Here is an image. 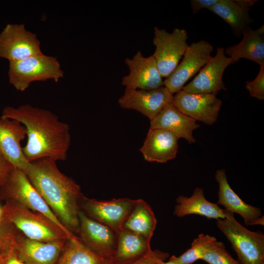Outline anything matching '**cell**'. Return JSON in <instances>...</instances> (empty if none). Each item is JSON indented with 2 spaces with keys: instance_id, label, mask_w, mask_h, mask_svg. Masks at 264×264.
Here are the masks:
<instances>
[{
  "instance_id": "obj_1",
  "label": "cell",
  "mask_w": 264,
  "mask_h": 264,
  "mask_svg": "<svg viewBox=\"0 0 264 264\" xmlns=\"http://www.w3.org/2000/svg\"><path fill=\"white\" fill-rule=\"evenodd\" d=\"M0 117L18 121L25 127L27 141L22 150L29 162L43 158L66 159L70 144L69 127L55 114L26 104L6 107Z\"/></svg>"
},
{
  "instance_id": "obj_2",
  "label": "cell",
  "mask_w": 264,
  "mask_h": 264,
  "mask_svg": "<svg viewBox=\"0 0 264 264\" xmlns=\"http://www.w3.org/2000/svg\"><path fill=\"white\" fill-rule=\"evenodd\" d=\"M49 158L30 162L25 174L55 216L74 234H78L80 186L63 174Z\"/></svg>"
},
{
  "instance_id": "obj_3",
  "label": "cell",
  "mask_w": 264,
  "mask_h": 264,
  "mask_svg": "<svg viewBox=\"0 0 264 264\" xmlns=\"http://www.w3.org/2000/svg\"><path fill=\"white\" fill-rule=\"evenodd\" d=\"M3 208L6 219L29 239L45 242L69 239L59 226L40 213L12 200H8Z\"/></svg>"
},
{
  "instance_id": "obj_4",
  "label": "cell",
  "mask_w": 264,
  "mask_h": 264,
  "mask_svg": "<svg viewBox=\"0 0 264 264\" xmlns=\"http://www.w3.org/2000/svg\"><path fill=\"white\" fill-rule=\"evenodd\" d=\"M225 214L216 220V225L230 242L240 264H264V234L246 229L233 213L225 210Z\"/></svg>"
},
{
  "instance_id": "obj_5",
  "label": "cell",
  "mask_w": 264,
  "mask_h": 264,
  "mask_svg": "<svg viewBox=\"0 0 264 264\" xmlns=\"http://www.w3.org/2000/svg\"><path fill=\"white\" fill-rule=\"evenodd\" d=\"M8 74L10 84L21 91L25 90L33 82L51 79L58 82L64 77L57 57L43 53L10 62Z\"/></svg>"
},
{
  "instance_id": "obj_6",
  "label": "cell",
  "mask_w": 264,
  "mask_h": 264,
  "mask_svg": "<svg viewBox=\"0 0 264 264\" xmlns=\"http://www.w3.org/2000/svg\"><path fill=\"white\" fill-rule=\"evenodd\" d=\"M0 189L2 195L8 200L16 202L47 217L59 226L69 239L76 236L59 220L23 171L14 167Z\"/></svg>"
},
{
  "instance_id": "obj_7",
  "label": "cell",
  "mask_w": 264,
  "mask_h": 264,
  "mask_svg": "<svg viewBox=\"0 0 264 264\" xmlns=\"http://www.w3.org/2000/svg\"><path fill=\"white\" fill-rule=\"evenodd\" d=\"M188 38L184 29L176 28L170 33L164 29L154 28L153 43L155 51L153 56L162 78L168 77L178 65L189 46Z\"/></svg>"
},
{
  "instance_id": "obj_8",
  "label": "cell",
  "mask_w": 264,
  "mask_h": 264,
  "mask_svg": "<svg viewBox=\"0 0 264 264\" xmlns=\"http://www.w3.org/2000/svg\"><path fill=\"white\" fill-rule=\"evenodd\" d=\"M137 201L128 198L98 200L83 195L80 199L82 208L88 216L108 226L116 233L123 228Z\"/></svg>"
},
{
  "instance_id": "obj_9",
  "label": "cell",
  "mask_w": 264,
  "mask_h": 264,
  "mask_svg": "<svg viewBox=\"0 0 264 264\" xmlns=\"http://www.w3.org/2000/svg\"><path fill=\"white\" fill-rule=\"evenodd\" d=\"M211 44L204 40L189 45L181 61L172 73L164 80V86L172 93L181 90L186 83L205 65L212 57Z\"/></svg>"
},
{
  "instance_id": "obj_10",
  "label": "cell",
  "mask_w": 264,
  "mask_h": 264,
  "mask_svg": "<svg viewBox=\"0 0 264 264\" xmlns=\"http://www.w3.org/2000/svg\"><path fill=\"white\" fill-rule=\"evenodd\" d=\"M43 54L36 34L23 24H7L0 33V58L18 61Z\"/></svg>"
},
{
  "instance_id": "obj_11",
  "label": "cell",
  "mask_w": 264,
  "mask_h": 264,
  "mask_svg": "<svg viewBox=\"0 0 264 264\" xmlns=\"http://www.w3.org/2000/svg\"><path fill=\"white\" fill-rule=\"evenodd\" d=\"M80 240L92 251L107 260L114 257L117 247V233L108 226L79 212Z\"/></svg>"
},
{
  "instance_id": "obj_12",
  "label": "cell",
  "mask_w": 264,
  "mask_h": 264,
  "mask_svg": "<svg viewBox=\"0 0 264 264\" xmlns=\"http://www.w3.org/2000/svg\"><path fill=\"white\" fill-rule=\"evenodd\" d=\"M230 65L231 59L224 54V49L218 47L215 56L210 59L189 83L184 86L182 90L189 93L216 95L220 90L226 91L223 74Z\"/></svg>"
},
{
  "instance_id": "obj_13",
  "label": "cell",
  "mask_w": 264,
  "mask_h": 264,
  "mask_svg": "<svg viewBox=\"0 0 264 264\" xmlns=\"http://www.w3.org/2000/svg\"><path fill=\"white\" fill-rule=\"evenodd\" d=\"M173 103L180 112L195 121L211 125L217 120L222 101L215 94L189 93L181 90L174 96Z\"/></svg>"
},
{
  "instance_id": "obj_14",
  "label": "cell",
  "mask_w": 264,
  "mask_h": 264,
  "mask_svg": "<svg viewBox=\"0 0 264 264\" xmlns=\"http://www.w3.org/2000/svg\"><path fill=\"white\" fill-rule=\"evenodd\" d=\"M125 63L129 72L123 77L121 84L126 88L151 90L164 86V80L153 55L145 57L138 51L132 58H126Z\"/></svg>"
},
{
  "instance_id": "obj_15",
  "label": "cell",
  "mask_w": 264,
  "mask_h": 264,
  "mask_svg": "<svg viewBox=\"0 0 264 264\" xmlns=\"http://www.w3.org/2000/svg\"><path fill=\"white\" fill-rule=\"evenodd\" d=\"M173 97L165 86L151 90L126 88L118 102L122 108L136 110L151 121L173 102Z\"/></svg>"
},
{
  "instance_id": "obj_16",
  "label": "cell",
  "mask_w": 264,
  "mask_h": 264,
  "mask_svg": "<svg viewBox=\"0 0 264 264\" xmlns=\"http://www.w3.org/2000/svg\"><path fill=\"white\" fill-rule=\"evenodd\" d=\"M67 240L36 241L19 232L13 247L17 256L25 264H57Z\"/></svg>"
},
{
  "instance_id": "obj_17",
  "label": "cell",
  "mask_w": 264,
  "mask_h": 264,
  "mask_svg": "<svg viewBox=\"0 0 264 264\" xmlns=\"http://www.w3.org/2000/svg\"><path fill=\"white\" fill-rule=\"evenodd\" d=\"M26 135L25 127L14 119L0 117V152L13 167L25 173L29 164L21 146Z\"/></svg>"
},
{
  "instance_id": "obj_18",
  "label": "cell",
  "mask_w": 264,
  "mask_h": 264,
  "mask_svg": "<svg viewBox=\"0 0 264 264\" xmlns=\"http://www.w3.org/2000/svg\"><path fill=\"white\" fill-rule=\"evenodd\" d=\"M215 178L219 185L218 204L223 206L225 211L240 215L246 225H264L261 210L244 202L233 191L224 169L218 170Z\"/></svg>"
},
{
  "instance_id": "obj_19",
  "label": "cell",
  "mask_w": 264,
  "mask_h": 264,
  "mask_svg": "<svg viewBox=\"0 0 264 264\" xmlns=\"http://www.w3.org/2000/svg\"><path fill=\"white\" fill-rule=\"evenodd\" d=\"M178 139L166 130L150 128L140 151L147 161L166 163L176 157Z\"/></svg>"
},
{
  "instance_id": "obj_20",
  "label": "cell",
  "mask_w": 264,
  "mask_h": 264,
  "mask_svg": "<svg viewBox=\"0 0 264 264\" xmlns=\"http://www.w3.org/2000/svg\"><path fill=\"white\" fill-rule=\"evenodd\" d=\"M200 127L197 121L178 110L173 102L168 104L152 120L150 129L158 128L168 131L179 139H185L189 144L195 143L193 132Z\"/></svg>"
},
{
  "instance_id": "obj_21",
  "label": "cell",
  "mask_w": 264,
  "mask_h": 264,
  "mask_svg": "<svg viewBox=\"0 0 264 264\" xmlns=\"http://www.w3.org/2000/svg\"><path fill=\"white\" fill-rule=\"evenodd\" d=\"M242 39L238 44L227 47L225 55L231 59V65L241 59L255 62L260 66L264 65V26L254 30L250 27L242 34Z\"/></svg>"
},
{
  "instance_id": "obj_22",
  "label": "cell",
  "mask_w": 264,
  "mask_h": 264,
  "mask_svg": "<svg viewBox=\"0 0 264 264\" xmlns=\"http://www.w3.org/2000/svg\"><path fill=\"white\" fill-rule=\"evenodd\" d=\"M174 214L182 218L187 215H197L208 219H223L225 210L217 203L208 201L204 197L203 188L197 187L190 197L179 196L176 199Z\"/></svg>"
},
{
  "instance_id": "obj_23",
  "label": "cell",
  "mask_w": 264,
  "mask_h": 264,
  "mask_svg": "<svg viewBox=\"0 0 264 264\" xmlns=\"http://www.w3.org/2000/svg\"><path fill=\"white\" fill-rule=\"evenodd\" d=\"M240 0H220L208 9L224 21L237 37L242 36L243 32L253 22L249 15L250 8L245 6Z\"/></svg>"
},
{
  "instance_id": "obj_24",
  "label": "cell",
  "mask_w": 264,
  "mask_h": 264,
  "mask_svg": "<svg viewBox=\"0 0 264 264\" xmlns=\"http://www.w3.org/2000/svg\"><path fill=\"white\" fill-rule=\"evenodd\" d=\"M117 235L116 252L110 261L120 264L129 263L151 250V242L133 232L123 228Z\"/></svg>"
},
{
  "instance_id": "obj_25",
  "label": "cell",
  "mask_w": 264,
  "mask_h": 264,
  "mask_svg": "<svg viewBox=\"0 0 264 264\" xmlns=\"http://www.w3.org/2000/svg\"><path fill=\"white\" fill-rule=\"evenodd\" d=\"M157 220L151 206L144 200L137 201L127 217L123 228L143 237L151 242Z\"/></svg>"
},
{
  "instance_id": "obj_26",
  "label": "cell",
  "mask_w": 264,
  "mask_h": 264,
  "mask_svg": "<svg viewBox=\"0 0 264 264\" xmlns=\"http://www.w3.org/2000/svg\"><path fill=\"white\" fill-rule=\"evenodd\" d=\"M107 260L75 236L66 240L57 264H104Z\"/></svg>"
},
{
  "instance_id": "obj_27",
  "label": "cell",
  "mask_w": 264,
  "mask_h": 264,
  "mask_svg": "<svg viewBox=\"0 0 264 264\" xmlns=\"http://www.w3.org/2000/svg\"><path fill=\"white\" fill-rule=\"evenodd\" d=\"M216 238L209 235L200 234L191 243L190 248L177 257L179 264H192L200 259L204 252Z\"/></svg>"
},
{
  "instance_id": "obj_28",
  "label": "cell",
  "mask_w": 264,
  "mask_h": 264,
  "mask_svg": "<svg viewBox=\"0 0 264 264\" xmlns=\"http://www.w3.org/2000/svg\"><path fill=\"white\" fill-rule=\"evenodd\" d=\"M201 260L209 264H240L226 250L224 244L217 239L204 252Z\"/></svg>"
},
{
  "instance_id": "obj_29",
  "label": "cell",
  "mask_w": 264,
  "mask_h": 264,
  "mask_svg": "<svg viewBox=\"0 0 264 264\" xmlns=\"http://www.w3.org/2000/svg\"><path fill=\"white\" fill-rule=\"evenodd\" d=\"M245 88L250 97L264 100V65L260 66L259 72L253 81L246 82Z\"/></svg>"
},
{
  "instance_id": "obj_30",
  "label": "cell",
  "mask_w": 264,
  "mask_h": 264,
  "mask_svg": "<svg viewBox=\"0 0 264 264\" xmlns=\"http://www.w3.org/2000/svg\"><path fill=\"white\" fill-rule=\"evenodd\" d=\"M168 253L159 250L149 251L141 257L132 262L120 264L110 260V264H162L169 257Z\"/></svg>"
},
{
  "instance_id": "obj_31",
  "label": "cell",
  "mask_w": 264,
  "mask_h": 264,
  "mask_svg": "<svg viewBox=\"0 0 264 264\" xmlns=\"http://www.w3.org/2000/svg\"><path fill=\"white\" fill-rule=\"evenodd\" d=\"M19 232L7 219L0 222V246L12 243Z\"/></svg>"
},
{
  "instance_id": "obj_32",
  "label": "cell",
  "mask_w": 264,
  "mask_h": 264,
  "mask_svg": "<svg viewBox=\"0 0 264 264\" xmlns=\"http://www.w3.org/2000/svg\"><path fill=\"white\" fill-rule=\"evenodd\" d=\"M220 0H191L190 5L193 14L198 13L201 9H208L216 4Z\"/></svg>"
},
{
  "instance_id": "obj_33",
  "label": "cell",
  "mask_w": 264,
  "mask_h": 264,
  "mask_svg": "<svg viewBox=\"0 0 264 264\" xmlns=\"http://www.w3.org/2000/svg\"><path fill=\"white\" fill-rule=\"evenodd\" d=\"M13 168L0 152V187L4 184Z\"/></svg>"
},
{
  "instance_id": "obj_34",
  "label": "cell",
  "mask_w": 264,
  "mask_h": 264,
  "mask_svg": "<svg viewBox=\"0 0 264 264\" xmlns=\"http://www.w3.org/2000/svg\"><path fill=\"white\" fill-rule=\"evenodd\" d=\"M3 264H25V263L17 256L13 246Z\"/></svg>"
},
{
  "instance_id": "obj_35",
  "label": "cell",
  "mask_w": 264,
  "mask_h": 264,
  "mask_svg": "<svg viewBox=\"0 0 264 264\" xmlns=\"http://www.w3.org/2000/svg\"><path fill=\"white\" fill-rule=\"evenodd\" d=\"M14 242L0 246V264H3L4 262L11 249L13 246Z\"/></svg>"
},
{
  "instance_id": "obj_36",
  "label": "cell",
  "mask_w": 264,
  "mask_h": 264,
  "mask_svg": "<svg viewBox=\"0 0 264 264\" xmlns=\"http://www.w3.org/2000/svg\"><path fill=\"white\" fill-rule=\"evenodd\" d=\"M162 264H179L177 257L173 255L168 262H164Z\"/></svg>"
},
{
  "instance_id": "obj_37",
  "label": "cell",
  "mask_w": 264,
  "mask_h": 264,
  "mask_svg": "<svg viewBox=\"0 0 264 264\" xmlns=\"http://www.w3.org/2000/svg\"><path fill=\"white\" fill-rule=\"evenodd\" d=\"M5 219L3 206H1L0 204V222Z\"/></svg>"
},
{
  "instance_id": "obj_38",
  "label": "cell",
  "mask_w": 264,
  "mask_h": 264,
  "mask_svg": "<svg viewBox=\"0 0 264 264\" xmlns=\"http://www.w3.org/2000/svg\"><path fill=\"white\" fill-rule=\"evenodd\" d=\"M104 264H110V260H107L106 262Z\"/></svg>"
}]
</instances>
